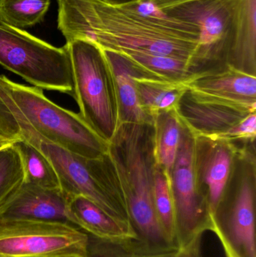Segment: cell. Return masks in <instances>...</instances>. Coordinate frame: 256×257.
Returning <instances> with one entry per match:
<instances>
[{
	"label": "cell",
	"mask_w": 256,
	"mask_h": 257,
	"mask_svg": "<svg viewBox=\"0 0 256 257\" xmlns=\"http://www.w3.org/2000/svg\"><path fill=\"white\" fill-rule=\"evenodd\" d=\"M57 25L66 42L84 39L103 50L170 56L189 60L192 65L197 42L162 33L120 8L108 6L101 0H57Z\"/></svg>",
	"instance_id": "6da1fadb"
},
{
	"label": "cell",
	"mask_w": 256,
	"mask_h": 257,
	"mask_svg": "<svg viewBox=\"0 0 256 257\" xmlns=\"http://www.w3.org/2000/svg\"><path fill=\"white\" fill-rule=\"evenodd\" d=\"M0 139L25 141L33 145L51 162L68 197L85 196L113 218L132 227L124 194L108 153L96 159L76 155L41 136L1 102Z\"/></svg>",
	"instance_id": "7a4b0ae2"
},
{
	"label": "cell",
	"mask_w": 256,
	"mask_h": 257,
	"mask_svg": "<svg viewBox=\"0 0 256 257\" xmlns=\"http://www.w3.org/2000/svg\"><path fill=\"white\" fill-rule=\"evenodd\" d=\"M108 154L115 168L137 235L153 244H171L162 232L155 210L153 123H120L108 142Z\"/></svg>",
	"instance_id": "3957f363"
},
{
	"label": "cell",
	"mask_w": 256,
	"mask_h": 257,
	"mask_svg": "<svg viewBox=\"0 0 256 257\" xmlns=\"http://www.w3.org/2000/svg\"><path fill=\"white\" fill-rule=\"evenodd\" d=\"M0 102L22 117L41 136L76 155L96 159L108 153V142L78 113L54 103L42 89L18 84L0 75Z\"/></svg>",
	"instance_id": "277c9868"
},
{
	"label": "cell",
	"mask_w": 256,
	"mask_h": 257,
	"mask_svg": "<svg viewBox=\"0 0 256 257\" xmlns=\"http://www.w3.org/2000/svg\"><path fill=\"white\" fill-rule=\"evenodd\" d=\"M66 45L72 60L78 114L108 143L120 122L114 77L106 57L102 48L90 41L73 39Z\"/></svg>",
	"instance_id": "5b68a950"
},
{
	"label": "cell",
	"mask_w": 256,
	"mask_h": 257,
	"mask_svg": "<svg viewBox=\"0 0 256 257\" xmlns=\"http://www.w3.org/2000/svg\"><path fill=\"white\" fill-rule=\"evenodd\" d=\"M0 65L42 90L74 96L67 45L57 48L0 21Z\"/></svg>",
	"instance_id": "8992f818"
},
{
	"label": "cell",
	"mask_w": 256,
	"mask_h": 257,
	"mask_svg": "<svg viewBox=\"0 0 256 257\" xmlns=\"http://www.w3.org/2000/svg\"><path fill=\"white\" fill-rule=\"evenodd\" d=\"M87 241L74 225L0 217V257H87Z\"/></svg>",
	"instance_id": "52a82bcc"
},
{
	"label": "cell",
	"mask_w": 256,
	"mask_h": 257,
	"mask_svg": "<svg viewBox=\"0 0 256 257\" xmlns=\"http://www.w3.org/2000/svg\"><path fill=\"white\" fill-rule=\"evenodd\" d=\"M243 167L232 197L224 196L211 223L226 257H256L255 163L241 151Z\"/></svg>",
	"instance_id": "ba28073f"
},
{
	"label": "cell",
	"mask_w": 256,
	"mask_h": 257,
	"mask_svg": "<svg viewBox=\"0 0 256 257\" xmlns=\"http://www.w3.org/2000/svg\"><path fill=\"white\" fill-rule=\"evenodd\" d=\"M170 178L175 205L177 244L182 247L196 234L210 230L207 199L195 170V136L184 124Z\"/></svg>",
	"instance_id": "9c48e42d"
},
{
	"label": "cell",
	"mask_w": 256,
	"mask_h": 257,
	"mask_svg": "<svg viewBox=\"0 0 256 257\" xmlns=\"http://www.w3.org/2000/svg\"><path fill=\"white\" fill-rule=\"evenodd\" d=\"M234 0H197L166 9L171 16L199 27L198 48L193 59L194 73L227 65L232 35Z\"/></svg>",
	"instance_id": "30bf717a"
},
{
	"label": "cell",
	"mask_w": 256,
	"mask_h": 257,
	"mask_svg": "<svg viewBox=\"0 0 256 257\" xmlns=\"http://www.w3.org/2000/svg\"><path fill=\"white\" fill-rule=\"evenodd\" d=\"M240 151L234 142L227 139L195 136V170L198 184L207 199L210 228Z\"/></svg>",
	"instance_id": "8fae6325"
},
{
	"label": "cell",
	"mask_w": 256,
	"mask_h": 257,
	"mask_svg": "<svg viewBox=\"0 0 256 257\" xmlns=\"http://www.w3.org/2000/svg\"><path fill=\"white\" fill-rule=\"evenodd\" d=\"M176 111L195 136L224 139L243 119L256 111L198 96L187 89Z\"/></svg>",
	"instance_id": "7c38bea8"
},
{
	"label": "cell",
	"mask_w": 256,
	"mask_h": 257,
	"mask_svg": "<svg viewBox=\"0 0 256 257\" xmlns=\"http://www.w3.org/2000/svg\"><path fill=\"white\" fill-rule=\"evenodd\" d=\"M184 83L198 96L256 111V76L228 65L195 72Z\"/></svg>",
	"instance_id": "4fadbf2b"
},
{
	"label": "cell",
	"mask_w": 256,
	"mask_h": 257,
	"mask_svg": "<svg viewBox=\"0 0 256 257\" xmlns=\"http://www.w3.org/2000/svg\"><path fill=\"white\" fill-rule=\"evenodd\" d=\"M68 199L61 188L50 190L23 182L0 206V217L73 225L68 214Z\"/></svg>",
	"instance_id": "5bb4252c"
},
{
	"label": "cell",
	"mask_w": 256,
	"mask_h": 257,
	"mask_svg": "<svg viewBox=\"0 0 256 257\" xmlns=\"http://www.w3.org/2000/svg\"><path fill=\"white\" fill-rule=\"evenodd\" d=\"M102 51L114 77L120 123H153V120L141 108L136 88V78L150 72L123 53Z\"/></svg>",
	"instance_id": "9a60e30c"
},
{
	"label": "cell",
	"mask_w": 256,
	"mask_h": 257,
	"mask_svg": "<svg viewBox=\"0 0 256 257\" xmlns=\"http://www.w3.org/2000/svg\"><path fill=\"white\" fill-rule=\"evenodd\" d=\"M227 65L256 76V0H234Z\"/></svg>",
	"instance_id": "2e32d148"
},
{
	"label": "cell",
	"mask_w": 256,
	"mask_h": 257,
	"mask_svg": "<svg viewBox=\"0 0 256 257\" xmlns=\"http://www.w3.org/2000/svg\"><path fill=\"white\" fill-rule=\"evenodd\" d=\"M67 209L71 223L88 235L112 241L138 238L133 228L113 218L85 196L69 197Z\"/></svg>",
	"instance_id": "e0dca14e"
},
{
	"label": "cell",
	"mask_w": 256,
	"mask_h": 257,
	"mask_svg": "<svg viewBox=\"0 0 256 257\" xmlns=\"http://www.w3.org/2000/svg\"><path fill=\"white\" fill-rule=\"evenodd\" d=\"M137 93L143 111L153 120L156 114L176 109L187 90L184 81H171L147 73L136 78Z\"/></svg>",
	"instance_id": "ac0fdd59"
},
{
	"label": "cell",
	"mask_w": 256,
	"mask_h": 257,
	"mask_svg": "<svg viewBox=\"0 0 256 257\" xmlns=\"http://www.w3.org/2000/svg\"><path fill=\"white\" fill-rule=\"evenodd\" d=\"M180 249L177 244H153L139 237L112 241L88 235L87 256L178 257Z\"/></svg>",
	"instance_id": "d6986e66"
},
{
	"label": "cell",
	"mask_w": 256,
	"mask_h": 257,
	"mask_svg": "<svg viewBox=\"0 0 256 257\" xmlns=\"http://www.w3.org/2000/svg\"><path fill=\"white\" fill-rule=\"evenodd\" d=\"M141 22L174 37L198 42L200 28L195 23L171 16L147 0L120 8Z\"/></svg>",
	"instance_id": "ffe728a7"
},
{
	"label": "cell",
	"mask_w": 256,
	"mask_h": 257,
	"mask_svg": "<svg viewBox=\"0 0 256 257\" xmlns=\"http://www.w3.org/2000/svg\"><path fill=\"white\" fill-rule=\"evenodd\" d=\"M183 125L175 109L159 113L153 119L155 160L169 175L177 158Z\"/></svg>",
	"instance_id": "44dd1931"
},
{
	"label": "cell",
	"mask_w": 256,
	"mask_h": 257,
	"mask_svg": "<svg viewBox=\"0 0 256 257\" xmlns=\"http://www.w3.org/2000/svg\"><path fill=\"white\" fill-rule=\"evenodd\" d=\"M14 144L22 160L24 182L50 190L61 188L54 166L43 154L25 141L17 140Z\"/></svg>",
	"instance_id": "7402d4cb"
},
{
	"label": "cell",
	"mask_w": 256,
	"mask_h": 257,
	"mask_svg": "<svg viewBox=\"0 0 256 257\" xmlns=\"http://www.w3.org/2000/svg\"><path fill=\"white\" fill-rule=\"evenodd\" d=\"M153 199L156 215L167 241L169 244L178 245L176 235L175 205L171 190V178L156 163L154 170Z\"/></svg>",
	"instance_id": "603a6c76"
},
{
	"label": "cell",
	"mask_w": 256,
	"mask_h": 257,
	"mask_svg": "<svg viewBox=\"0 0 256 257\" xmlns=\"http://www.w3.org/2000/svg\"><path fill=\"white\" fill-rule=\"evenodd\" d=\"M123 54L130 57L147 72L162 79L184 81L194 73L192 63L189 60L149 53L127 52Z\"/></svg>",
	"instance_id": "cb8c5ba5"
},
{
	"label": "cell",
	"mask_w": 256,
	"mask_h": 257,
	"mask_svg": "<svg viewBox=\"0 0 256 257\" xmlns=\"http://www.w3.org/2000/svg\"><path fill=\"white\" fill-rule=\"evenodd\" d=\"M51 0H2L0 21L22 29L33 27L43 21Z\"/></svg>",
	"instance_id": "d4e9b609"
},
{
	"label": "cell",
	"mask_w": 256,
	"mask_h": 257,
	"mask_svg": "<svg viewBox=\"0 0 256 257\" xmlns=\"http://www.w3.org/2000/svg\"><path fill=\"white\" fill-rule=\"evenodd\" d=\"M22 160L15 144L0 149V206L24 182Z\"/></svg>",
	"instance_id": "484cf974"
},
{
	"label": "cell",
	"mask_w": 256,
	"mask_h": 257,
	"mask_svg": "<svg viewBox=\"0 0 256 257\" xmlns=\"http://www.w3.org/2000/svg\"><path fill=\"white\" fill-rule=\"evenodd\" d=\"M256 136V112L251 113L231 130L224 139L232 142H255Z\"/></svg>",
	"instance_id": "4316f807"
},
{
	"label": "cell",
	"mask_w": 256,
	"mask_h": 257,
	"mask_svg": "<svg viewBox=\"0 0 256 257\" xmlns=\"http://www.w3.org/2000/svg\"><path fill=\"white\" fill-rule=\"evenodd\" d=\"M203 235V232L196 234L184 245L182 246L178 257H201Z\"/></svg>",
	"instance_id": "83f0119b"
},
{
	"label": "cell",
	"mask_w": 256,
	"mask_h": 257,
	"mask_svg": "<svg viewBox=\"0 0 256 257\" xmlns=\"http://www.w3.org/2000/svg\"><path fill=\"white\" fill-rule=\"evenodd\" d=\"M147 1L150 2L153 6L161 10H166V9H173V8L177 7L191 2L197 1V0H147Z\"/></svg>",
	"instance_id": "f1b7e54d"
},
{
	"label": "cell",
	"mask_w": 256,
	"mask_h": 257,
	"mask_svg": "<svg viewBox=\"0 0 256 257\" xmlns=\"http://www.w3.org/2000/svg\"><path fill=\"white\" fill-rule=\"evenodd\" d=\"M102 3L115 8H122L137 3L140 0H101Z\"/></svg>",
	"instance_id": "f546056e"
},
{
	"label": "cell",
	"mask_w": 256,
	"mask_h": 257,
	"mask_svg": "<svg viewBox=\"0 0 256 257\" xmlns=\"http://www.w3.org/2000/svg\"><path fill=\"white\" fill-rule=\"evenodd\" d=\"M42 257H86L80 256H42Z\"/></svg>",
	"instance_id": "4dcf8cb0"
},
{
	"label": "cell",
	"mask_w": 256,
	"mask_h": 257,
	"mask_svg": "<svg viewBox=\"0 0 256 257\" xmlns=\"http://www.w3.org/2000/svg\"><path fill=\"white\" fill-rule=\"evenodd\" d=\"M0 1H2V0H0Z\"/></svg>",
	"instance_id": "1f68e13d"
}]
</instances>
